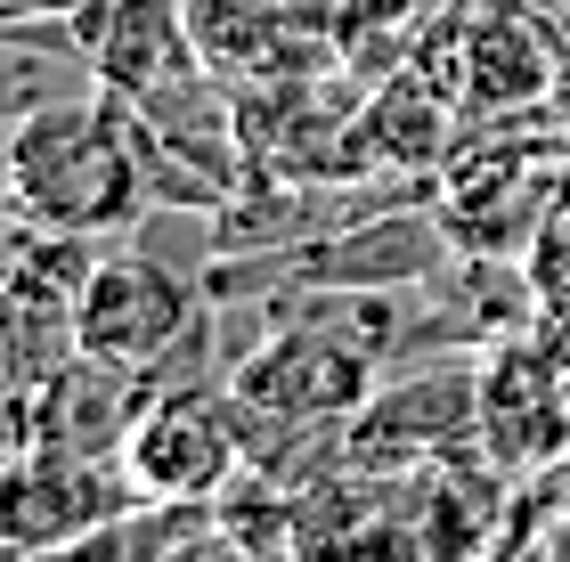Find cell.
Listing matches in <instances>:
<instances>
[{
	"instance_id": "obj_1",
	"label": "cell",
	"mask_w": 570,
	"mask_h": 562,
	"mask_svg": "<svg viewBox=\"0 0 570 562\" xmlns=\"http://www.w3.org/2000/svg\"><path fill=\"white\" fill-rule=\"evenodd\" d=\"M17 213L73 237H122L155 213L147 122L107 82L17 122Z\"/></svg>"
},
{
	"instance_id": "obj_2",
	"label": "cell",
	"mask_w": 570,
	"mask_h": 562,
	"mask_svg": "<svg viewBox=\"0 0 570 562\" xmlns=\"http://www.w3.org/2000/svg\"><path fill=\"white\" fill-rule=\"evenodd\" d=\"M456 448H481V351L407 359L343 416V465L358 473H424Z\"/></svg>"
},
{
	"instance_id": "obj_3",
	"label": "cell",
	"mask_w": 570,
	"mask_h": 562,
	"mask_svg": "<svg viewBox=\"0 0 570 562\" xmlns=\"http://www.w3.org/2000/svg\"><path fill=\"white\" fill-rule=\"evenodd\" d=\"M220 310L204 294L196 269H179L171 253H155V237L98 253L90 286H82V351H107L122 367H164L171 351H188L196 335H213Z\"/></svg>"
},
{
	"instance_id": "obj_4",
	"label": "cell",
	"mask_w": 570,
	"mask_h": 562,
	"mask_svg": "<svg viewBox=\"0 0 570 562\" xmlns=\"http://www.w3.org/2000/svg\"><path fill=\"white\" fill-rule=\"evenodd\" d=\"M383 375L392 367H383L375 351L326 335V326H309V318H277L253 351H237L228 400H237V416H253V424H343Z\"/></svg>"
},
{
	"instance_id": "obj_5",
	"label": "cell",
	"mask_w": 570,
	"mask_h": 562,
	"mask_svg": "<svg viewBox=\"0 0 570 562\" xmlns=\"http://www.w3.org/2000/svg\"><path fill=\"white\" fill-rule=\"evenodd\" d=\"M122 473L139 481V497H220L245 473V432L228 375L213 383H155L139 407L131 441H122Z\"/></svg>"
},
{
	"instance_id": "obj_6",
	"label": "cell",
	"mask_w": 570,
	"mask_h": 562,
	"mask_svg": "<svg viewBox=\"0 0 570 562\" xmlns=\"http://www.w3.org/2000/svg\"><path fill=\"white\" fill-rule=\"evenodd\" d=\"M139 505V481L122 473V456H73L17 441L0 465V546H90L115 514Z\"/></svg>"
},
{
	"instance_id": "obj_7",
	"label": "cell",
	"mask_w": 570,
	"mask_h": 562,
	"mask_svg": "<svg viewBox=\"0 0 570 562\" xmlns=\"http://www.w3.org/2000/svg\"><path fill=\"white\" fill-rule=\"evenodd\" d=\"M481 448L513 481L570 456V367L538 351V335L481 351Z\"/></svg>"
},
{
	"instance_id": "obj_8",
	"label": "cell",
	"mask_w": 570,
	"mask_h": 562,
	"mask_svg": "<svg viewBox=\"0 0 570 562\" xmlns=\"http://www.w3.org/2000/svg\"><path fill=\"white\" fill-rule=\"evenodd\" d=\"M147 400H155L147 367H122V359H107V351H82V359H66L41 392L17 400V424H24V441H41V448L122 456V441H131Z\"/></svg>"
},
{
	"instance_id": "obj_9",
	"label": "cell",
	"mask_w": 570,
	"mask_h": 562,
	"mask_svg": "<svg viewBox=\"0 0 570 562\" xmlns=\"http://www.w3.org/2000/svg\"><path fill=\"white\" fill-rule=\"evenodd\" d=\"M98 90V58L82 49L73 17H33V24H0V122L41 115L58 98H82Z\"/></svg>"
},
{
	"instance_id": "obj_10",
	"label": "cell",
	"mask_w": 570,
	"mask_h": 562,
	"mask_svg": "<svg viewBox=\"0 0 570 562\" xmlns=\"http://www.w3.org/2000/svg\"><path fill=\"white\" fill-rule=\"evenodd\" d=\"M358 147H367L375 171H432L449 156V90H440L432 73L400 66L392 82L367 98V115H358Z\"/></svg>"
},
{
	"instance_id": "obj_11",
	"label": "cell",
	"mask_w": 570,
	"mask_h": 562,
	"mask_svg": "<svg viewBox=\"0 0 570 562\" xmlns=\"http://www.w3.org/2000/svg\"><path fill=\"white\" fill-rule=\"evenodd\" d=\"M82 0H0V24H33V17H73Z\"/></svg>"
},
{
	"instance_id": "obj_12",
	"label": "cell",
	"mask_w": 570,
	"mask_h": 562,
	"mask_svg": "<svg viewBox=\"0 0 570 562\" xmlns=\"http://www.w3.org/2000/svg\"><path fill=\"white\" fill-rule=\"evenodd\" d=\"M0 392H9V220H0Z\"/></svg>"
},
{
	"instance_id": "obj_13",
	"label": "cell",
	"mask_w": 570,
	"mask_h": 562,
	"mask_svg": "<svg viewBox=\"0 0 570 562\" xmlns=\"http://www.w3.org/2000/svg\"><path fill=\"white\" fill-rule=\"evenodd\" d=\"M294 9H302V17H318V24H326L334 9H343V0H294Z\"/></svg>"
}]
</instances>
